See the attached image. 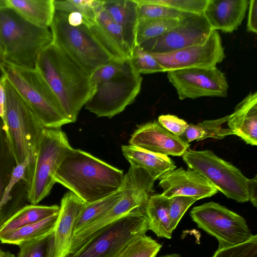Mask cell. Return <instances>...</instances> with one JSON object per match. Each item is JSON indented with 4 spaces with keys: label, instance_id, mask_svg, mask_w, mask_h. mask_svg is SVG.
<instances>
[{
    "label": "cell",
    "instance_id": "obj_1",
    "mask_svg": "<svg viewBox=\"0 0 257 257\" xmlns=\"http://www.w3.org/2000/svg\"><path fill=\"white\" fill-rule=\"evenodd\" d=\"M35 68L56 95L67 118L74 122L95 89L90 74L52 43L40 53Z\"/></svg>",
    "mask_w": 257,
    "mask_h": 257
},
{
    "label": "cell",
    "instance_id": "obj_2",
    "mask_svg": "<svg viewBox=\"0 0 257 257\" xmlns=\"http://www.w3.org/2000/svg\"><path fill=\"white\" fill-rule=\"evenodd\" d=\"M123 177L122 170L86 152L73 149L62 162L54 180L90 203L118 190Z\"/></svg>",
    "mask_w": 257,
    "mask_h": 257
},
{
    "label": "cell",
    "instance_id": "obj_3",
    "mask_svg": "<svg viewBox=\"0 0 257 257\" xmlns=\"http://www.w3.org/2000/svg\"><path fill=\"white\" fill-rule=\"evenodd\" d=\"M52 40L48 28L29 22L0 0V61L34 68L39 55Z\"/></svg>",
    "mask_w": 257,
    "mask_h": 257
},
{
    "label": "cell",
    "instance_id": "obj_4",
    "mask_svg": "<svg viewBox=\"0 0 257 257\" xmlns=\"http://www.w3.org/2000/svg\"><path fill=\"white\" fill-rule=\"evenodd\" d=\"M0 72L44 128H61L71 123L56 95L36 68L24 67L0 61Z\"/></svg>",
    "mask_w": 257,
    "mask_h": 257
},
{
    "label": "cell",
    "instance_id": "obj_5",
    "mask_svg": "<svg viewBox=\"0 0 257 257\" xmlns=\"http://www.w3.org/2000/svg\"><path fill=\"white\" fill-rule=\"evenodd\" d=\"M73 149L61 128H43L26 170L27 198L31 204H38L50 194L56 172Z\"/></svg>",
    "mask_w": 257,
    "mask_h": 257
},
{
    "label": "cell",
    "instance_id": "obj_6",
    "mask_svg": "<svg viewBox=\"0 0 257 257\" xmlns=\"http://www.w3.org/2000/svg\"><path fill=\"white\" fill-rule=\"evenodd\" d=\"M0 81L6 94L5 119L2 129L9 153L16 164L28 158L31 162L44 127L8 80L1 75Z\"/></svg>",
    "mask_w": 257,
    "mask_h": 257
},
{
    "label": "cell",
    "instance_id": "obj_7",
    "mask_svg": "<svg viewBox=\"0 0 257 257\" xmlns=\"http://www.w3.org/2000/svg\"><path fill=\"white\" fill-rule=\"evenodd\" d=\"M182 158L189 168L201 174L228 198L239 203L250 201L256 207V175L247 178L239 169L210 150L189 149Z\"/></svg>",
    "mask_w": 257,
    "mask_h": 257
},
{
    "label": "cell",
    "instance_id": "obj_8",
    "mask_svg": "<svg viewBox=\"0 0 257 257\" xmlns=\"http://www.w3.org/2000/svg\"><path fill=\"white\" fill-rule=\"evenodd\" d=\"M155 181L144 170L130 167L124 175L123 195L104 215L73 234L67 255L78 251L97 231L132 212H145L149 198L154 193Z\"/></svg>",
    "mask_w": 257,
    "mask_h": 257
},
{
    "label": "cell",
    "instance_id": "obj_9",
    "mask_svg": "<svg viewBox=\"0 0 257 257\" xmlns=\"http://www.w3.org/2000/svg\"><path fill=\"white\" fill-rule=\"evenodd\" d=\"M52 43L64 50L91 75L99 67L115 60L92 35L85 22L72 26L67 13L55 11L50 26Z\"/></svg>",
    "mask_w": 257,
    "mask_h": 257
},
{
    "label": "cell",
    "instance_id": "obj_10",
    "mask_svg": "<svg viewBox=\"0 0 257 257\" xmlns=\"http://www.w3.org/2000/svg\"><path fill=\"white\" fill-rule=\"evenodd\" d=\"M148 230L145 212L133 211L97 231L78 251L67 257H116L133 239Z\"/></svg>",
    "mask_w": 257,
    "mask_h": 257
},
{
    "label": "cell",
    "instance_id": "obj_11",
    "mask_svg": "<svg viewBox=\"0 0 257 257\" xmlns=\"http://www.w3.org/2000/svg\"><path fill=\"white\" fill-rule=\"evenodd\" d=\"M142 80L130 59L121 72L95 88L85 108L97 117L110 118L134 101L140 92Z\"/></svg>",
    "mask_w": 257,
    "mask_h": 257
},
{
    "label": "cell",
    "instance_id": "obj_12",
    "mask_svg": "<svg viewBox=\"0 0 257 257\" xmlns=\"http://www.w3.org/2000/svg\"><path fill=\"white\" fill-rule=\"evenodd\" d=\"M190 214L199 228L217 239L218 248L242 243L253 235L242 216L218 203L195 206Z\"/></svg>",
    "mask_w": 257,
    "mask_h": 257
},
{
    "label": "cell",
    "instance_id": "obj_13",
    "mask_svg": "<svg viewBox=\"0 0 257 257\" xmlns=\"http://www.w3.org/2000/svg\"><path fill=\"white\" fill-rule=\"evenodd\" d=\"M214 30L203 14L188 13L174 27L139 45L150 53H167L204 43Z\"/></svg>",
    "mask_w": 257,
    "mask_h": 257
},
{
    "label": "cell",
    "instance_id": "obj_14",
    "mask_svg": "<svg viewBox=\"0 0 257 257\" xmlns=\"http://www.w3.org/2000/svg\"><path fill=\"white\" fill-rule=\"evenodd\" d=\"M167 72L181 100L203 96L225 97L227 95L229 86L226 78L216 67L189 68Z\"/></svg>",
    "mask_w": 257,
    "mask_h": 257
},
{
    "label": "cell",
    "instance_id": "obj_15",
    "mask_svg": "<svg viewBox=\"0 0 257 257\" xmlns=\"http://www.w3.org/2000/svg\"><path fill=\"white\" fill-rule=\"evenodd\" d=\"M150 54L166 72L189 68L215 67L225 57L221 39L216 30L212 32L203 44L170 53Z\"/></svg>",
    "mask_w": 257,
    "mask_h": 257
},
{
    "label": "cell",
    "instance_id": "obj_16",
    "mask_svg": "<svg viewBox=\"0 0 257 257\" xmlns=\"http://www.w3.org/2000/svg\"><path fill=\"white\" fill-rule=\"evenodd\" d=\"M128 143L130 145L167 156H182L190 146L156 120L139 126L132 135Z\"/></svg>",
    "mask_w": 257,
    "mask_h": 257
},
{
    "label": "cell",
    "instance_id": "obj_17",
    "mask_svg": "<svg viewBox=\"0 0 257 257\" xmlns=\"http://www.w3.org/2000/svg\"><path fill=\"white\" fill-rule=\"evenodd\" d=\"M158 185L167 198L187 196L196 200L211 197L218 192L209 181L196 170L189 168L175 169L164 175Z\"/></svg>",
    "mask_w": 257,
    "mask_h": 257
},
{
    "label": "cell",
    "instance_id": "obj_18",
    "mask_svg": "<svg viewBox=\"0 0 257 257\" xmlns=\"http://www.w3.org/2000/svg\"><path fill=\"white\" fill-rule=\"evenodd\" d=\"M86 203L71 191L64 195L54 229V257L68 255L76 219Z\"/></svg>",
    "mask_w": 257,
    "mask_h": 257
},
{
    "label": "cell",
    "instance_id": "obj_19",
    "mask_svg": "<svg viewBox=\"0 0 257 257\" xmlns=\"http://www.w3.org/2000/svg\"><path fill=\"white\" fill-rule=\"evenodd\" d=\"M248 4L247 0H208L203 15L213 30L232 33L242 22Z\"/></svg>",
    "mask_w": 257,
    "mask_h": 257
},
{
    "label": "cell",
    "instance_id": "obj_20",
    "mask_svg": "<svg viewBox=\"0 0 257 257\" xmlns=\"http://www.w3.org/2000/svg\"><path fill=\"white\" fill-rule=\"evenodd\" d=\"M228 128L247 144L257 145V92H250L228 115Z\"/></svg>",
    "mask_w": 257,
    "mask_h": 257
},
{
    "label": "cell",
    "instance_id": "obj_21",
    "mask_svg": "<svg viewBox=\"0 0 257 257\" xmlns=\"http://www.w3.org/2000/svg\"><path fill=\"white\" fill-rule=\"evenodd\" d=\"M102 7L110 18L120 27L132 55L136 45L138 3L136 0H103Z\"/></svg>",
    "mask_w": 257,
    "mask_h": 257
},
{
    "label": "cell",
    "instance_id": "obj_22",
    "mask_svg": "<svg viewBox=\"0 0 257 257\" xmlns=\"http://www.w3.org/2000/svg\"><path fill=\"white\" fill-rule=\"evenodd\" d=\"M121 151L131 166L143 169L155 181L176 168L173 160L166 155L130 145L122 146Z\"/></svg>",
    "mask_w": 257,
    "mask_h": 257
},
{
    "label": "cell",
    "instance_id": "obj_23",
    "mask_svg": "<svg viewBox=\"0 0 257 257\" xmlns=\"http://www.w3.org/2000/svg\"><path fill=\"white\" fill-rule=\"evenodd\" d=\"M29 22L40 27H50L55 13L54 0H4Z\"/></svg>",
    "mask_w": 257,
    "mask_h": 257
},
{
    "label": "cell",
    "instance_id": "obj_24",
    "mask_svg": "<svg viewBox=\"0 0 257 257\" xmlns=\"http://www.w3.org/2000/svg\"><path fill=\"white\" fill-rule=\"evenodd\" d=\"M145 215L148 220L149 230L158 237L170 239L173 231L169 217V199L162 194H153L149 198Z\"/></svg>",
    "mask_w": 257,
    "mask_h": 257
},
{
    "label": "cell",
    "instance_id": "obj_25",
    "mask_svg": "<svg viewBox=\"0 0 257 257\" xmlns=\"http://www.w3.org/2000/svg\"><path fill=\"white\" fill-rule=\"evenodd\" d=\"M59 210L60 207L56 205L31 204L23 206L0 226V235L56 215Z\"/></svg>",
    "mask_w": 257,
    "mask_h": 257
},
{
    "label": "cell",
    "instance_id": "obj_26",
    "mask_svg": "<svg viewBox=\"0 0 257 257\" xmlns=\"http://www.w3.org/2000/svg\"><path fill=\"white\" fill-rule=\"evenodd\" d=\"M58 213L41 221L22 226L0 235L3 243L19 245L24 242L45 236L53 231Z\"/></svg>",
    "mask_w": 257,
    "mask_h": 257
},
{
    "label": "cell",
    "instance_id": "obj_27",
    "mask_svg": "<svg viewBox=\"0 0 257 257\" xmlns=\"http://www.w3.org/2000/svg\"><path fill=\"white\" fill-rule=\"evenodd\" d=\"M95 14L96 25L104 39L113 46L125 59H130L131 53L123 32L120 27L106 13L102 7V2L96 9Z\"/></svg>",
    "mask_w": 257,
    "mask_h": 257
},
{
    "label": "cell",
    "instance_id": "obj_28",
    "mask_svg": "<svg viewBox=\"0 0 257 257\" xmlns=\"http://www.w3.org/2000/svg\"><path fill=\"white\" fill-rule=\"evenodd\" d=\"M123 190L120 188L112 194L85 206L76 219L74 234L100 218L108 212L121 198Z\"/></svg>",
    "mask_w": 257,
    "mask_h": 257
},
{
    "label": "cell",
    "instance_id": "obj_29",
    "mask_svg": "<svg viewBox=\"0 0 257 257\" xmlns=\"http://www.w3.org/2000/svg\"><path fill=\"white\" fill-rule=\"evenodd\" d=\"M228 115L223 117L205 120L197 124L189 123L183 136L185 137L186 142L189 144L194 141H201L207 138L221 140L227 136L232 135L228 127H224L223 124L227 122Z\"/></svg>",
    "mask_w": 257,
    "mask_h": 257
},
{
    "label": "cell",
    "instance_id": "obj_30",
    "mask_svg": "<svg viewBox=\"0 0 257 257\" xmlns=\"http://www.w3.org/2000/svg\"><path fill=\"white\" fill-rule=\"evenodd\" d=\"M179 20L150 19L138 21L136 32V45H139L148 40L165 33L177 25Z\"/></svg>",
    "mask_w": 257,
    "mask_h": 257
},
{
    "label": "cell",
    "instance_id": "obj_31",
    "mask_svg": "<svg viewBox=\"0 0 257 257\" xmlns=\"http://www.w3.org/2000/svg\"><path fill=\"white\" fill-rule=\"evenodd\" d=\"M138 4V21L150 19H180L188 13L178 11L149 0H136Z\"/></svg>",
    "mask_w": 257,
    "mask_h": 257
},
{
    "label": "cell",
    "instance_id": "obj_32",
    "mask_svg": "<svg viewBox=\"0 0 257 257\" xmlns=\"http://www.w3.org/2000/svg\"><path fill=\"white\" fill-rule=\"evenodd\" d=\"M162 245L146 234L133 239L116 257H155Z\"/></svg>",
    "mask_w": 257,
    "mask_h": 257
},
{
    "label": "cell",
    "instance_id": "obj_33",
    "mask_svg": "<svg viewBox=\"0 0 257 257\" xmlns=\"http://www.w3.org/2000/svg\"><path fill=\"white\" fill-rule=\"evenodd\" d=\"M17 257H54V230L41 237L19 244Z\"/></svg>",
    "mask_w": 257,
    "mask_h": 257
},
{
    "label": "cell",
    "instance_id": "obj_34",
    "mask_svg": "<svg viewBox=\"0 0 257 257\" xmlns=\"http://www.w3.org/2000/svg\"><path fill=\"white\" fill-rule=\"evenodd\" d=\"M102 0H54L56 11L66 13L78 12L84 18L94 21L96 9L100 6Z\"/></svg>",
    "mask_w": 257,
    "mask_h": 257
},
{
    "label": "cell",
    "instance_id": "obj_35",
    "mask_svg": "<svg viewBox=\"0 0 257 257\" xmlns=\"http://www.w3.org/2000/svg\"><path fill=\"white\" fill-rule=\"evenodd\" d=\"M131 60L134 68L140 75L165 72L164 68L156 59L139 45H136L134 47Z\"/></svg>",
    "mask_w": 257,
    "mask_h": 257
},
{
    "label": "cell",
    "instance_id": "obj_36",
    "mask_svg": "<svg viewBox=\"0 0 257 257\" xmlns=\"http://www.w3.org/2000/svg\"><path fill=\"white\" fill-rule=\"evenodd\" d=\"M130 59L113 60L95 70L90 75L94 87L111 79L121 72L127 65Z\"/></svg>",
    "mask_w": 257,
    "mask_h": 257
},
{
    "label": "cell",
    "instance_id": "obj_37",
    "mask_svg": "<svg viewBox=\"0 0 257 257\" xmlns=\"http://www.w3.org/2000/svg\"><path fill=\"white\" fill-rule=\"evenodd\" d=\"M212 257H257V236L237 245L218 248Z\"/></svg>",
    "mask_w": 257,
    "mask_h": 257
},
{
    "label": "cell",
    "instance_id": "obj_38",
    "mask_svg": "<svg viewBox=\"0 0 257 257\" xmlns=\"http://www.w3.org/2000/svg\"><path fill=\"white\" fill-rule=\"evenodd\" d=\"M181 12L202 14L208 0H149Z\"/></svg>",
    "mask_w": 257,
    "mask_h": 257
},
{
    "label": "cell",
    "instance_id": "obj_39",
    "mask_svg": "<svg viewBox=\"0 0 257 257\" xmlns=\"http://www.w3.org/2000/svg\"><path fill=\"white\" fill-rule=\"evenodd\" d=\"M169 199L170 225L173 231L187 209L197 200L190 197L180 196Z\"/></svg>",
    "mask_w": 257,
    "mask_h": 257
},
{
    "label": "cell",
    "instance_id": "obj_40",
    "mask_svg": "<svg viewBox=\"0 0 257 257\" xmlns=\"http://www.w3.org/2000/svg\"><path fill=\"white\" fill-rule=\"evenodd\" d=\"M158 121L167 131L180 138L184 135L188 124L184 120L171 114L159 116Z\"/></svg>",
    "mask_w": 257,
    "mask_h": 257
},
{
    "label": "cell",
    "instance_id": "obj_41",
    "mask_svg": "<svg viewBox=\"0 0 257 257\" xmlns=\"http://www.w3.org/2000/svg\"><path fill=\"white\" fill-rule=\"evenodd\" d=\"M249 10L247 22V30L254 33H257V1H249Z\"/></svg>",
    "mask_w": 257,
    "mask_h": 257
},
{
    "label": "cell",
    "instance_id": "obj_42",
    "mask_svg": "<svg viewBox=\"0 0 257 257\" xmlns=\"http://www.w3.org/2000/svg\"><path fill=\"white\" fill-rule=\"evenodd\" d=\"M67 21L72 26H79L84 22V18L82 14L78 12L67 13Z\"/></svg>",
    "mask_w": 257,
    "mask_h": 257
},
{
    "label": "cell",
    "instance_id": "obj_43",
    "mask_svg": "<svg viewBox=\"0 0 257 257\" xmlns=\"http://www.w3.org/2000/svg\"><path fill=\"white\" fill-rule=\"evenodd\" d=\"M6 94L4 86L0 81V118L3 123L5 119Z\"/></svg>",
    "mask_w": 257,
    "mask_h": 257
},
{
    "label": "cell",
    "instance_id": "obj_44",
    "mask_svg": "<svg viewBox=\"0 0 257 257\" xmlns=\"http://www.w3.org/2000/svg\"><path fill=\"white\" fill-rule=\"evenodd\" d=\"M5 188L3 187V178L0 168V202L1 201ZM1 226V225H0Z\"/></svg>",
    "mask_w": 257,
    "mask_h": 257
},
{
    "label": "cell",
    "instance_id": "obj_45",
    "mask_svg": "<svg viewBox=\"0 0 257 257\" xmlns=\"http://www.w3.org/2000/svg\"><path fill=\"white\" fill-rule=\"evenodd\" d=\"M0 257H15V256L9 251H4L0 249Z\"/></svg>",
    "mask_w": 257,
    "mask_h": 257
},
{
    "label": "cell",
    "instance_id": "obj_46",
    "mask_svg": "<svg viewBox=\"0 0 257 257\" xmlns=\"http://www.w3.org/2000/svg\"><path fill=\"white\" fill-rule=\"evenodd\" d=\"M160 257H181L180 254L176 253H173L170 254H167L165 255L161 256Z\"/></svg>",
    "mask_w": 257,
    "mask_h": 257
}]
</instances>
